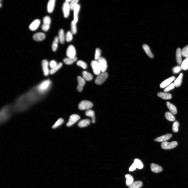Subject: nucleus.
Returning a JSON list of instances; mask_svg holds the SVG:
<instances>
[{
    "mask_svg": "<svg viewBox=\"0 0 188 188\" xmlns=\"http://www.w3.org/2000/svg\"><path fill=\"white\" fill-rule=\"evenodd\" d=\"M143 47L145 52L147 55L151 58H153L154 56L151 51L150 48L148 45L146 44H144L143 45Z\"/></svg>",
    "mask_w": 188,
    "mask_h": 188,
    "instance_id": "obj_29",
    "label": "nucleus"
},
{
    "mask_svg": "<svg viewBox=\"0 0 188 188\" xmlns=\"http://www.w3.org/2000/svg\"><path fill=\"white\" fill-rule=\"evenodd\" d=\"M58 38L60 43L63 44L66 40V36L63 29H60L59 32Z\"/></svg>",
    "mask_w": 188,
    "mask_h": 188,
    "instance_id": "obj_22",
    "label": "nucleus"
},
{
    "mask_svg": "<svg viewBox=\"0 0 188 188\" xmlns=\"http://www.w3.org/2000/svg\"><path fill=\"white\" fill-rule=\"evenodd\" d=\"M134 163L135 165L137 168L141 169L143 168L144 165L143 163L140 160L138 159H135L134 160Z\"/></svg>",
    "mask_w": 188,
    "mask_h": 188,
    "instance_id": "obj_35",
    "label": "nucleus"
},
{
    "mask_svg": "<svg viewBox=\"0 0 188 188\" xmlns=\"http://www.w3.org/2000/svg\"><path fill=\"white\" fill-rule=\"evenodd\" d=\"M126 179V185L127 186L129 187L134 182V179L132 176L129 174L125 175Z\"/></svg>",
    "mask_w": 188,
    "mask_h": 188,
    "instance_id": "obj_30",
    "label": "nucleus"
},
{
    "mask_svg": "<svg viewBox=\"0 0 188 188\" xmlns=\"http://www.w3.org/2000/svg\"><path fill=\"white\" fill-rule=\"evenodd\" d=\"M175 77L172 76L168 79H167L161 83L160 85V87L161 88H164L168 86L175 79Z\"/></svg>",
    "mask_w": 188,
    "mask_h": 188,
    "instance_id": "obj_15",
    "label": "nucleus"
},
{
    "mask_svg": "<svg viewBox=\"0 0 188 188\" xmlns=\"http://www.w3.org/2000/svg\"><path fill=\"white\" fill-rule=\"evenodd\" d=\"M45 35L42 32H38L35 33L33 36V39L37 41H41L45 38Z\"/></svg>",
    "mask_w": 188,
    "mask_h": 188,
    "instance_id": "obj_16",
    "label": "nucleus"
},
{
    "mask_svg": "<svg viewBox=\"0 0 188 188\" xmlns=\"http://www.w3.org/2000/svg\"><path fill=\"white\" fill-rule=\"evenodd\" d=\"M101 51L99 48H96L95 50V59L96 60H98L101 57Z\"/></svg>",
    "mask_w": 188,
    "mask_h": 188,
    "instance_id": "obj_43",
    "label": "nucleus"
},
{
    "mask_svg": "<svg viewBox=\"0 0 188 188\" xmlns=\"http://www.w3.org/2000/svg\"><path fill=\"white\" fill-rule=\"evenodd\" d=\"M80 9V5L78 4L75 7L73 10L74 12V19L73 21L76 23H77L78 21V14Z\"/></svg>",
    "mask_w": 188,
    "mask_h": 188,
    "instance_id": "obj_19",
    "label": "nucleus"
},
{
    "mask_svg": "<svg viewBox=\"0 0 188 188\" xmlns=\"http://www.w3.org/2000/svg\"><path fill=\"white\" fill-rule=\"evenodd\" d=\"M73 38V34L70 31H68L66 35V40L68 42L72 40Z\"/></svg>",
    "mask_w": 188,
    "mask_h": 188,
    "instance_id": "obj_40",
    "label": "nucleus"
},
{
    "mask_svg": "<svg viewBox=\"0 0 188 188\" xmlns=\"http://www.w3.org/2000/svg\"><path fill=\"white\" fill-rule=\"evenodd\" d=\"M136 167L135 164H133L130 167L129 169V171H133L136 169Z\"/></svg>",
    "mask_w": 188,
    "mask_h": 188,
    "instance_id": "obj_50",
    "label": "nucleus"
},
{
    "mask_svg": "<svg viewBox=\"0 0 188 188\" xmlns=\"http://www.w3.org/2000/svg\"><path fill=\"white\" fill-rule=\"evenodd\" d=\"M40 23V21L39 19H35L30 25L29 28L32 31H35L38 27Z\"/></svg>",
    "mask_w": 188,
    "mask_h": 188,
    "instance_id": "obj_18",
    "label": "nucleus"
},
{
    "mask_svg": "<svg viewBox=\"0 0 188 188\" xmlns=\"http://www.w3.org/2000/svg\"><path fill=\"white\" fill-rule=\"evenodd\" d=\"M44 96L39 92L36 86L17 99L12 105L14 112L21 113L26 111L41 100Z\"/></svg>",
    "mask_w": 188,
    "mask_h": 188,
    "instance_id": "obj_1",
    "label": "nucleus"
},
{
    "mask_svg": "<svg viewBox=\"0 0 188 188\" xmlns=\"http://www.w3.org/2000/svg\"><path fill=\"white\" fill-rule=\"evenodd\" d=\"M185 59H188V55L187 56V57H186V58Z\"/></svg>",
    "mask_w": 188,
    "mask_h": 188,
    "instance_id": "obj_52",
    "label": "nucleus"
},
{
    "mask_svg": "<svg viewBox=\"0 0 188 188\" xmlns=\"http://www.w3.org/2000/svg\"><path fill=\"white\" fill-rule=\"evenodd\" d=\"M91 65L94 74L98 75L101 73V71L97 61L93 60L91 63Z\"/></svg>",
    "mask_w": 188,
    "mask_h": 188,
    "instance_id": "obj_11",
    "label": "nucleus"
},
{
    "mask_svg": "<svg viewBox=\"0 0 188 188\" xmlns=\"http://www.w3.org/2000/svg\"><path fill=\"white\" fill-rule=\"evenodd\" d=\"M157 95L159 97L164 100L170 99L172 97V95L171 94L164 92H159L157 93Z\"/></svg>",
    "mask_w": 188,
    "mask_h": 188,
    "instance_id": "obj_28",
    "label": "nucleus"
},
{
    "mask_svg": "<svg viewBox=\"0 0 188 188\" xmlns=\"http://www.w3.org/2000/svg\"><path fill=\"white\" fill-rule=\"evenodd\" d=\"M178 145L177 142L173 141L170 143L165 142H162L161 144V148L164 150H170L175 148Z\"/></svg>",
    "mask_w": 188,
    "mask_h": 188,
    "instance_id": "obj_7",
    "label": "nucleus"
},
{
    "mask_svg": "<svg viewBox=\"0 0 188 188\" xmlns=\"http://www.w3.org/2000/svg\"><path fill=\"white\" fill-rule=\"evenodd\" d=\"M183 77V74L181 73L175 81L174 84L177 87H179L181 85L182 83Z\"/></svg>",
    "mask_w": 188,
    "mask_h": 188,
    "instance_id": "obj_34",
    "label": "nucleus"
},
{
    "mask_svg": "<svg viewBox=\"0 0 188 188\" xmlns=\"http://www.w3.org/2000/svg\"><path fill=\"white\" fill-rule=\"evenodd\" d=\"M101 72H105L107 70L108 64L106 60L104 58L101 57L97 60Z\"/></svg>",
    "mask_w": 188,
    "mask_h": 188,
    "instance_id": "obj_8",
    "label": "nucleus"
},
{
    "mask_svg": "<svg viewBox=\"0 0 188 188\" xmlns=\"http://www.w3.org/2000/svg\"><path fill=\"white\" fill-rule=\"evenodd\" d=\"M143 186V183L141 181H138L134 182L128 188H140Z\"/></svg>",
    "mask_w": 188,
    "mask_h": 188,
    "instance_id": "obj_33",
    "label": "nucleus"
},
{
    "mask_svg": "<svg viewBox=\"0 0 188 188\" xmlns=\"http://www.w3.org/2000/svg\"><path fill=\"white\" fill-rule=\"evenodd\" d=\"M108 75L106 72L102 73L98 75L96 77L95 82L98 85H100L103 83L108 77Z\"/></svg>",
    "mask_w": 188,
    "mask_h": 188,
    "instance_id": "obj_4",
    "label": "nucleus"
},
{
    "mask_svg": "<svg viewBox=\"0 0 188 188\" xmlns=\"http://www.w3.org/2000/svg\"><path fill=\"white\" fill-rule=\"evenodd\" d=\"M43 24L41 28L43 31L46 32L49 29L51 23V19L48 16H45L43 19Z\"/></svg>",
    "mask_w": 188,
    "mask_h": 188,
    "instance_id": "obj_6",
    "label": "nucleus"
},
{
    "mask_svg": "<svg viewBox=\"0 0 188 188\" xmlns=\"http://www.w3.org/2000/svg\"><path fill=\"white\" fill-rule=\"evenodd\" d=\"M79 0H72L70 2V6L71 10H73L75 7L78 4Z\"/></svg>",
    "mask_w": 188,
    "mask_h": 188,
    "instance_id": "obj_44",
    "label": "nucleus"
},
{
    "mask_svg": "<svg viewBox=\"0 0 188 188\" xmlns=\"http://www.w3.org/2000/svg\"><path fill=\"white\" fill-rule=\"evenodd\" d=\"M62 9L64 17L66 18H68L71 9L69 3L65 1L63 4Z\"/></svg>",
    "mask_w": 188,
    "mask_h": 188,
    "instance_id": "obj_10",
    "label": "nucleus"
},
{
    "mask_svg": "<svg viewBox=\"0 0 188 188\" xmlns=\"http://www.w3.org/2000/svg\"><path fill=\"white\" fill-rule=\"evenodd\" d=\"M0 7H1V3L0 4Z\"/></svg>",
    "mask_w": 188,
    "mask_h": 188,
    "instance_id": "obj_53",
    "label": "nucleus"
},
{
    "mask_svg": "<svg viewBox=\"0 0 188 188\" xmlns=\"http://www.w3.org/2000/svg\"><path fill=\"white\" fill-rule=\"evenodd\" d=\"M181 67L183 70H186L188 69V59H185L182 62Z\"/></svg>",
    "mask_w": 188,
    "mask_h": 188,
    "instance_id": "obj_45",
    "label": "nucleus"
},
{
    "mask_svg": "<svg viewBox=\"0 0 188 188\" xmlns=\"http://www.w3.org/2000/svg\"><path fill=\"white\" fill-rule=\"evenodd\" d=\"M93 106V104L91 102L86 101H83L80 102L78 105V108L80 110H88L92 108Z\"/></svg>",
    "mask_w": 188,
    "mask_h": 188,
    "instance_id": "obj_5",
    "label": "nucleus"
},
{
    "mask_svg": "<svg viewBox=\"0 0 188 188\" xmlns=\"http://www.w3.org/2000/svg\"><path fill=\"white\" fill-rule=\"evenodd\" d=\"M150 167L151 171L155 173H158L163 170V168L161 167L154 163L151 164Z\"/></svg>",
    "mask_w": 188,
    "mask_h": 188,
    "instance_id": "obj_20",
    "label": "nucleus"
},
{
    "mask_svg": "<svg viewBox=\"0 0 188 188\" xmlns=\"http://www.w3.org/2000/svg\"><path fill=\"white\" fill-rule=\"evenodd\" d=\"M165 117L167 120L170 121H174L175 120V116L172 113L169 112H167L165 113Z\"/></svg>",
    "mask_w": 188,
    "mask_h": 188,
    "instance_id": "obj_36",
    "label": "nucleus"
},
{
    "mask_svg": "<svg viewBox=\"0 0 188 188\" xmlns=\"http://www.w3.org/2000/svg\"><path fill=\"white\" fill-rule=\"evenodd\" d=\"M77 79L78 84L77 89L79 92H81L83 90V87L85 84V81L83 78L81 77L80 76H78Z\"/></svg>",
    "mask_w": 188,
    "mask_h": 188,
    "instance_id": "obj_14",
    "label": "nucleus"
},
{
    "mask_svg": "<svg viewBox=\"0 0 188 188\" xmlns=\"http://www.w3.org/2000/svg\"><path fill=\"white\" fill-rule=\"evenodd\" d=\"M182 69L181 67L180 66H177L174 67L173 69V71L174 74L179 73Z\"/></svg>",
    "mask_w": 188,
    "mask_h": 188,
    "instance_id": "obj_49",
    "label": "nucleus"
},
{
    "mask_svg": "<svg viewBox=\"0 0 188 188\" xmlns=\"http://www.w3.org/2000/svg\"><path fill=\"white\" fill-rule=\"evenodd\" d=\"M62 65L63 64L62 63H59L58 64L56 67L53 69H51L50 70V74L51 75L54 74L62 67Z\"/></svg>",
    "mask_w": 188,
    "mask_h": 188,
    "instance_id": "obj_37",
    "label": "nucleus"
},
{
    "mask_svg": "<svg viewBox=\"0 0 188 188\" xmlns=\"http://www.w3.org/2000/svg\"><path fill=\"white\" fill-rule=\"evenodd\" d=\"M66 55L68 58H74L75 57L76 54V52L74 47L73 45L69 46L67 50Z\"/></svg>",
    "mask_w": 188,
    "mask_h": 188,
    "instance_id": "obj_9",
    "label": "nucleus"
},
{
    "mask_svg": "<svg viewBox=\"0 0 188 188\" xmlns=\"http://www.w3.org/2000/svg\"><path fill=\"white\" fill-rule=\"evenodd\" d=\"M175 85L174 83H172L167 86V87L164 89V91L165 92H168L170 90L173 89L175 87Z\"/></svg>",
    "mask_w": 188,
    "mask_h": 188,
    "instance_id": "obj_47",
    "label": "nucleus"
},
{
    "mask_svg": "<svg viewBox=\"0 0 188 188\" xmlns=\"http://www.w3.org/2000/svg\"><path fill=\"white\" fill-rule=\"evenodd\" d=\"M42 65L44 74L45 76H47L50 74V71L49 68V63L47 60L45 59L42 60Z\"/></svg>",
    "mask_w": 188,
    "mask_h": 188,
    "instance_id": "obj_13",
    "label": "nucleus"
},
{
    "mask_svg": "<svg viewBox=\"0 0 188 188\" xmlns=\"http://www.w3.org/2000/svg\"><path fill=\"white\" fill-rule=\"evenodd\" d=\"M77 64L78 66L84 69H86L87 67V64L82 60H78L77 63Z\"/></svg>",
    "mask_w": 188,
    "mask_h": 188,
    "instance_id": "obj_42",
    "label": "nucleus"
},
{
    "mask_svg": "<svg viewBox=\"0 0 188 188\" xmlns=\"http://www.w3.org/2000/svg\"><path fill=\"white\" fill-rule=\"evenodd\" d=\"M77 58L75 57L74 58H68L63 59L64 63L67 65H69L72 64L76 61Z\"/></svg>",
    "mask_w": 188,
    "mask_h": 188,
    "instance_id": "obj_32",
    "label": "nucleus"
},
{
    "mask_svg": "<svg viewBox=\"0 0 188 188\" xmlns=\"http://www.w3.org/2000/svg\"><path fill=\"white\" fill-rule=\"evenodd\" d=\"M59 42L58 37H55L53 40L52 45V49L53 51L55 52L57 50Z\"/></svg>",
    "mask_w": 188,
    "mask_h": 188,
    "instance_id": "obj_31",
    "label": "nucleus"
},
{
    "mask_svg": "<svg viewBox=\"0 0 188 188\" xmlns=\"http://www.w3.org/2000/svg\"><path fill=\"white\" fill-rule=\"evenodd\" d=\"M172 135L167 134L157 138L154 140L155 141L157 142H165L169 139L172 137Z\"/></svg>",
    "mask_w": 188,
    "mask_h": 188,
    "instance_id": "obj_17",
    "label": "nucleus"
},
{
    "mask_svg": "<svg viewBox=\"0 0 188 188\" xmlns=\"http://www.w3.org/2000/svg\"><path fill=\"white\" fill-rule=\"evenodd\" d=\"M58 65L57 62L54 60L51 61L49 63V65L51 69H53L56 67Z\"/></svg>",
    "mask_w": 188,
    "mask_h": 188,
    "instance_id": "obj_48",
    "label": "nucleus"
},
{
    "mask_svg": "<svg viewBox=\"0 0 188 188\" xmlns=\"http://www.w3.org/2000/svg\"><path fill=\"white\" fill-rule=\"evenodd\" d=\"M181 50L180 48H178L176 50V59L178 64L180 65L182 62Z\"/></svg>",
    "mask_w": 188,
    "mask_h": 188,
    "instance_id": "obj_26",
    "label": "nucleus"
},
{
    "mask_svg": "<svg viewBox=\"0 0 188 188\" xmlns=\"http://www.w3.org/2000/svg\"><path fill=\"white\" fill-rule=\"evenodd\" d=\"M179 123L178 122L176 121H175L172 126V130L174 133H177L179 131Z\"/></svg>",
    "mask_w": 188,
    "mask_h": 188,
    "instance_id": "obj_41",
    "label": "nucleus"
},
{
    "mask_svg": "<svg viewBox=\"0 0 188 188\" xmlns=\"http://www.w3.org/2000/svg\"><path fill=\"white\" fill-rule=\"evenodd\" d=\"M181 54L183 57H186L188 55V45L181 50Z\"/></svg>",
    "mask_w": 188,
    "mask_h": 188,
    "instance_id": "obj_46",
    "label": "nucleus"
},
{
    "mask_svg": "<svg viewBox=\"0 0 188 188\" xmlns=\"http://www.w3.org/2000/svg\"><path fill=\"white\" fill-rule=\"evenodd\" d=\"M167 107L169 109L172 114L175 115L177 113V109L176 107L173 104L167 102L166 103Z\"/></svg>",
    "mask_w": 188,
    "mask_h": 188,
    "instance_id": "obj_24",
    "label": "nucleus"
},
{
    "mask_svg": "<svg viewBox=\"0 0 188 188\" xmlns=\"http://www.w3.org/2000/svg\"><path fill=\"white\" fill-rule=\"evenodd\" d=\"M80 118V117L76 114H73L70 116L69 121L66 124L67 126L69 127L72 126Z\"/></svg>",
    "mask_w": 188,
    "mask_h": 188,
    "instance_id": "obj_12",
    "label": "nucleus"
},
{
    "mask_svg": "<svg viewBox=\"0 0 188 188\" xmlns=\"http://www.w3.org/2000/svg\"><path fill=\"white\" fill-rule=\"evenodd\" d=\"M51 82L50 80H45L37 86L39 92L45 95L48 92L51 85Z\"/></svg>",
    "mask_w": 188,
    "mask_h": 188,
    "instance_id": "obj_3",
    "label": "nucleus"
},
{
    "mask_svg": "<svg viewBox=\"0 0 188 188\" xmlns=\"http://www.w3.org/2000/svg\"><path fill=\"white\" fill-rule=\"evenodd\" d=\"M14 112L12 105H8L5 106L1 110L0 114V121L2 124L8 120Z\"/></svg>",
    "mask_w": 188,
    "mask_h": 188,
    "instance_id": "obj_2",
    "label": "nucleus"
},
{
    "mask_svg": "<svg viewBox=\"0 0 188 188\" xmlns=\"http://www.w3.org/2000/svg\"><path fill=\"white\" fill-rule=\"evenodd\" d=\"M55 3V0H49L48 2L47 6L48 12L49 13H52L54 10Z\"/></svg>",
    "mask_w": 188,
    "mask_h": 188,
    "instance_id": "obj_21",
    "label": "nucleus"
},
{
    "mask_svg": "<svg viewBox=\"0 0 188 188\" xmlns=\"http://www.w3.org/2000/svg\"><path fill=\"white\" fill-rule=\"evenodd\" d=\"M85 115L86 116L90 117L91 118V121L93 123H95V118L94 112L91 110L88 109L85 112Z\"/></svg>",
    "mask_w": 188,
    "mask_h": 188,
    "instance_id": "obj_23",
    "label": "nucleus"
},
{
    "mask_svg": "<svg viewBox=\"0 0 188 188\" xmlns=\"http://www.w3.org/2000/svg\"><path fill=\"white\" fill-rule=\"evenodd\" d=\"M90 123V121L89 119H84L80 121L78 125L80 128H83L88 126Z\"/></svg>",
    "mask_w": 188,
    "mask_h": 188,
    "instance_id": "obj_25",
    "label": "nucleus"
},
{
    "mask_svg": "<svg viewBox=\"0 0 188 188\" xmlns=\"http://www.w3.org/2000/svg\"><path fill=\"white\" fill-rule=\"evenodd\" d=\"M82 74L83 78L85 80L90 81L92 80L93 78V75L87 71H83Z\"/></svg>",
    "mask_w": 188,
    "mask_h": 188,
    "instance_id": "obj_27",
    "label": "nucleus"
},
{
    "mask_svg": "<svg viewBox=\"0 0 188 188\" xmlns=\"http://www.w3.org/2000/svg\"><path fill=\"white\" fill-rule=\"evenodd\" d=\"M71 32L73 34H75L77 32L76 23L73 21L71 24Z\"/></svg>",
    "mask_w": 188,
    "mask_h": 188,
    "instance_id": "obj_38",
    "label": "nucleus"
},
{
    "mask_svg": "<svg viewBox=\"0 0 188 188\" xmlns=\"http://www.w3.org/2000/svg\"><path fill=\"white\" fill-rule=\"evenodd\" d=\"M64 120L62 118H59L52 127V128L55 129L61 125H62L64 122Z\"/></svg>",
    "mask_w": 188,
    "mask_h": 188,
    "instance_id": "obj_39",
    "label": "nucleus"
},
{
    "mask_svg": "<svg viewBox=\"0 0 188 188\" xmlns=\"http://www.w3.org/2000/svg\"><path fill=\"white\" fill-rule=\"evenodd\" d=\"M72 0H66L65 1L69 3V2H70Z\"/></svg>",
    "mask_w": 188,
    "mask_h": 188,
    "instance_id": "obj_51",
    "label": "nucleus"
}]
</instances>
